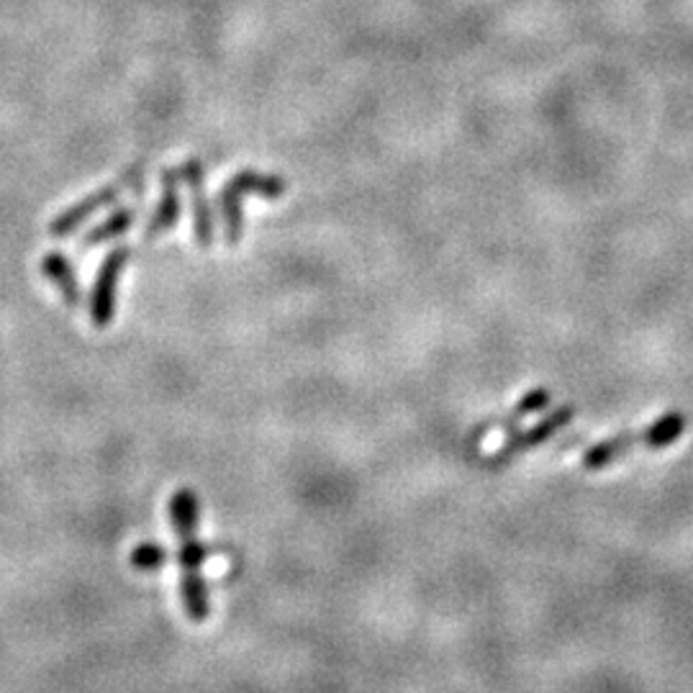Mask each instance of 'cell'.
I'll return each mask as SVG.
<instances>
[{"mask_svg":"<svg viewBox=\"0 0 693 693\" xmlns=\"http://www.w3.org/2000/svg\"><path fill=\"white\" fill-rule=\"evenodd\" d=\"M42 275L57 288L65 306L77 308L83 303V288H80V280H77V270L65 252H60V249L47 252L42 257Z\"/></svg>","mask_w":693,"mask_h":693,"instance_id":"cell-8","label":"cell"},{"mask_svg":"<svg viewBox=\"0 0 693 693\" xmlns=\"http://www.w3.org/2000/svg\"><path fill=\"white\" fill-rule=\"evenodd\" d=\"M547 401H550V393H547V391H534V393H529V396H524V398H522V403L516 406L514 419H519V416L532 414V411L545 409Z\"/></svg>","mask_w":693,"mask_h":693,"instance_id":"cell-13","label":"cell"},{"mask_svg":"<svg viewBox=\"0 0 693 693\" xmlns=\"http://www.w3.org/2000/svg\"><path fill=\"white\" fill-rule=\"evenodd\" d=\"M167 560V552L165 547L154 545V542H144V545L134 547V552H131V565L137 570H142V573H154V570H160L162 565H165Z\"/></svg>","mask_w":693,"mask_h":693,"instance_id":"cell-11","label":"cell"},{"mask_svg":"<svg viewBox=\"0 0 693 693\" xmlns=\"http://www.w3.org/2000/svg\"><path fill=\"white\" fill-rule=\"evenodd\" d=\"M170 522L175 534L180 539V570H183V581H180V599H183V611L190 622H206L208 619V588L203 581V563H206L208 550L203 542L196 539V522H198V498L190 488H180L170 498Z\"/></svg>","mask_w":693,"mask_h":693,"instance_id":"cell-1","label":"cell"},{"mask_svg":"<svg viewBox=\"0 0 693 693\" xmlns=\"http://www.w3.org/2000/svg\"><path fill=\"white\" fill-rule=\"evenodd\" d=\"M124 190H126L124 180L119 178L116 183L106 185V188H101V190H95V193L85 196L83 201H77L75 206H70L67 211H62V214L57 216L52 224H49V234H52V239H70L72 234H75V231L80 229L85 221L93 219L98 211L116 206V201H119Z\"/></svg>","mask_w":693,"mask_h":693,"instance_id":"cell-6","label":"cell"},{"mask_svg":"<svg viewBox=\"0 0 693 693\" xmlns=\"http://www.w3.org/2000/svg\"><path fill=\"white\" fill-rule=\"evenodd\" d=\"M288 190V180L273 175V172L260 170H239L234 172L224 185H221L216 206L221 214V226H224V239L229 247H237L244 234V203L247 198H267V201H278Z\"/></svg>","mask_w":693,"mask_h":693,"instance_id":"cell-2","label":"cell"},{"mask_svg":"<svg viewBox=\"0 0 693 693\" xmlns=\"http://www.w3.org/2000/svg\"><path fill=\"white\" fill-rule=\"evenodd\" d=\"M137 216L139 214H137V208L134 206H119L111 216H106L101 224L93 226V229L85 234L83 242H80V249L101 247V244L113 242V239L126 237V234L134 229V224H137Z\"/></svg>","mask_w":693,"mask_h":693,"instance_id":"cell-10","label":"cell"},{"mask_svg":"<svg viewBox=\"0 0 693 693\" xmlns=\"http://www.w3.org/2000/svg\"><path fill=\"white\" fill-rule=\"evenodd\" d=\"M683 427H686V419H683L681 414H665L663 419L655 421L652 427L642 429V432L619 434V437L604 439L601 445L591 447V450L583 455V465H586L588 470L604 468V465H609L614 457L624 455V452L632 450V447H637V445L665 447V445H670V442H676V439L681 437Z\"/></svg>","mask_w":693,"mask_h":693,"instance_id":"cell-3","label":"cell"},{"mask_svg":"<svg viewBox=\"0 0 693 693\" xmlns=\"http://www.w3.org/2000/svg\"><path fill=\"white\" fill-rule=\"evenodd\" d=\"M178 175H180V183L188 185L190 208H193V237H196V244L203 249L214 247L216 224H214V211H211V206H208L206 162L198 160V157H190V160L180 162Z\"/></svg>","mask_w":693,"mask_h":693,"instance_id":"cell-5","label":"cell"},{"mask_svg":"<svg viewBox=\"0 0 693 693\" xmlns=\"http://www.w3.org/2000/svg\"><path fill=\"white\" fill-rule=\"evenodd\" d=\"M121 180H124L126 190H129L131 196L137 198V201H142L144 193H147V167H144V162L142 165L137 162V165L126 167V170L121 172Z\"/></svg>","mask_w":693,"mask_h":693,"instance_id":"cell-12","label":"cell"},{"mask_svg":"<svg viewBox=\"0 0 693 693\" xmlns=\"http://www.w3.org/2000/svg\"><path fill=\"white\" fill-rule=\"evenodd\" d=\"M131 252L134 249L129 244H119L113 247L106 257H103L98 273L93 280V291H90L88 308H90V321H93L95 329H106L111 326L113 316H116V291H119L121 275H124L126 265L131 260Z\"/></svg>","mask_w":693,"mask_h":693,"instance_id":"cell-4","label":"cell"},{"mask_svg":"<svg viewBox=\"0 0 693 693\" xmlns=\"http://www.w3.org/2000/svg\"><path fill=\"white\" fill-rule=\"evenodd\" d=\"M573 414L575 411L570 409V406H565V409H560V411H555L552 416H547L542 424H537V427H532L529 432H522V434H516V437H511L509 442H506L501 450L493 455V462H501V460H506V457H511V455H516V452H524V450H529V447H537V445H542L547 437H552V434L557 432V429H563L565 424H568L570 419H573Z\"/></svg>","mask_w":693,"mask_h":693,"instance_id":"cell-9","label":"cell"},{"mask_svg":"<svg viewBox=\"0 0 693 693\" xmlns=\"http://www.w3.org/2000/svg\"><path fill=\"white\" fill-rule=\"evenodd\" d=\"M180 216H183V198H180L178 167H167L160 175V201L154 206L152 216L147 221V229H144L147 242L175 229Z\"/></svg>","mask_w":693,"mask_h":693,"instance_id":"cell-7","label":"cell"}]
</instances>
